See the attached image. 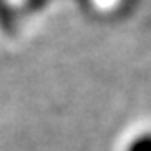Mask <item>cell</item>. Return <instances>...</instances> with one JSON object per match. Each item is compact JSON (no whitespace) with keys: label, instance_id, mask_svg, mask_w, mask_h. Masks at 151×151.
<instances>
[{"label":"cell","instance_id":"1","mask_svg":"<svg viewBox=\"0 0 151 151\" xmlns=\"http://www.w3.org/2000/svg\"><path fill=\"white\" fill-rule=\"evenodd\" d=\"M126 151H151V133H140L127 144Z\"/></svg>","mask_w":151,"mask_h":151}]
</instances>
